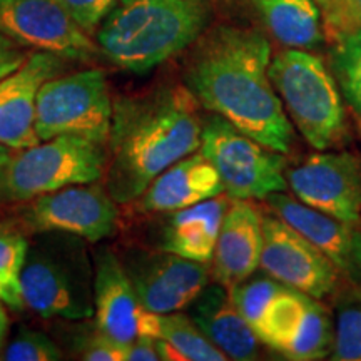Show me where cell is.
<instances>
[{
  "instance_id": "1",
  "label": "cell",
  "mask_w": 361,
  "mask_h": 361,
  "mask_svg": "<svg viewBox=\"0 0 361 361\" xmlns=\"http://www.w3.org/2000/svg\"><path fill=\"white\" fill-rule=\"evenodd\" d=\"M271 45L258 30L221 25L202 34L184 82L207 111L273 151L288 154L293 124L269 79Z\"/></svg>"
},
{
  "instance_id": "2",
  "label": "cell",
  "mask_w": 361,
  "mask_h": 361,
  "mask_svg": "<svg viewBox=\"0 0 361 361\" xmlns=\"http://www.w3.org/2000/svg\"><path fill=\"white\" fill-rule=\"evenodd\" d=\"M200 102L183 84H162L112 104L106 189L119 204L142 196L174 162L201 147Z\"/></svg>"
},
{
  "instance_id": "3",
  "label": "cell",
  "mask_w": 361,
  "mask_h": 361,
  "mask_svg": "<svg viewBox=\"0 0 361 361\" xmlns=\"http://www.w3.org/2000/svg\"><path fill=\"white\" fill-rule=\"evenodd\" d=\"M211 0H116L97 27V47L111 64L146 74L204 34Z\"/></svg>"
},
{
  "instance_id": "4",
  "label": "cell",
  "mask_w": 361,
  "mask_h": 361,
  "mask_svg": "<svg viewBox=\"0 0 361 361\" xmlns=\"http://www.w3.org/2000/svg\"><path fill=\"white\" fill-rule=\"evenodd\" d=\"M84 239L44 231L20 271L24 306L42 318L80 322L94 314V274Z\"/></svg>"
},
{
  "instance_id": "5",
  "label": "cell",
  "mask_w": 361,
  "mask_h": 361,
  "mask_svg": "<svg viewBox=\"0 0 361 361\" xmlns=\"http://www.w3.org/2000/svg\"><path fill=\"white\" fill-rule=\"evenodd\" d=\"M269 79L290 121L311 147L324 151L345 134V107L335 75L305 49H286L271 59Z\"/></svg>"
},
{
  "instance_id": "6",
  "label": "cell",
  "mask_w": 361,
  "mask_h": 361,
  "mask_svg": "<svg viewBox=\"0 0 361 361\" xmlns=\"http://www.w3.org/2000/svg\"><path fill=\"white\" fill-rule=\"evenodd\" d=\"M106 146L74 134H61L12 152L2 197L32 201L72 184L97 183L106 173Z\"/></svg>"
},
{
  "instance_id": "7",
  "label": "cell",
  "mask_w": 361,
  "mask_h": 361,
  "mask_svg": "<svg viewBox=\"0 0 361 361\" xmlns=\"http://www.w3.org/2000/svg\"><path fill=\"white\" fill-rule=\"evenodd\" d=\"M200 149L233 200H266L273 192H286L284 154L255 141L219 114L202 123Z\"/></svg>"
},
{
  "instance_id": "8",
  "label": "cell",
  "mask_w": 361,
  "mask_h": 361,
  "mask_svg": "<svg viewBox=\"0 0 361 361\" xmlns=\"http://www.w3.org/2000/svg\"><path fill=\"white\" fill-rule=\"evenodd\" d=\"M112 101L106 72L87 69L45 80L37 96L35 133L40 141L74 134L107 146Z\"/></svg>"
},
{
  "instance_id": "9",
  "label": "cell",
  "mask_w": 361,
  "mask_h": 361,
  "mask_svg": "<svg viewBox=\"0 0 361 361\" xmlns=\"http://www.w3.org/2000/svg\"><path fill=\"white\" fill-rule=\"evenodd\" d=\"M0 32L22 47L72 61H90L99 52L64 0H0Z\"/></svg>"
},
{
  "instance_id": "10",
  "label": "cell",
  "mask_w": 361,
  "mask_h": 361,
  "mask_svg": "<svg viewBox=\"0 0 361 361\" xmlns=\"http://www.w3.org/2000/svg\"><path fill=\"white\" fill-rule=\"evenodd\" d=\"M259 268L268 276L314 300L336 291L340 273L326 256L291 224L274 213L263 214Z\"/></svg>"
},
{
  "instance_id": "11",
  "label": "cell",
  "mask_w": 361,
  "mask_h": 361,
  "mask_svg": "<svg viewBox=\"0 0 361 361\" xmlns=\"http://www.w3.org/2000/svg\"><path fill=\"white\" fill-rule=\"evenodd\" d=\"M298 201L333 218L361 223V159L351 152L314 154L286 173Z\"/></svg>"
},
{
  "instance_id": "12",
  "label": "cell",
  "mask_w": 361,
  "mask_h": 361,
  "mask_svg": "<svg viewBox=\"0 0 361 361\" xmlns=\"http://www.w3.org/2000/svg\"><path fill=\"white\" fill-rule=\"evenodd\" d=\"M116 223V201L97 183L72 184L35 197L27 213L34 231L74 234L87 243L111 236Z\"/></svg>"
},
{
  "instance_id": "13",
  "label": "cell",
  "mask_w": 361,
  "mask_h": 361,
  "mask_svg": "<svg viewBox=\"0 0 361 361\" xmlns=\"http://www.w3.org/2000/svg\"><path fill=\"white\" fill-rule=\"evenodd\" d=\"M124 268L142 308L159 314L186 310L209 284L207 263L162 250L130 256Z\"/></svg>"
},
{
  "instance_id": "14",
  "label": "cell",
  "mask_w": 361,
  "mask_h": 361,
  "mask_svg": "<svg viewBox=\"0 0 361 361\" xmlns=\"http://www.w3.org/2000/svg\"><path fill=\"white\" fill-rule=\"evenodd\" d=\"M271 213L291 224L331 261L340 276L361 288V223H348L283 192L266 197Z\"/></svg>"
},
{
  "instance_id": "15",
  "label": "cell",
  "mask_w": 361,
  "mask_h": 361,
  "mask_svg": "<svg viewBox=\"0 0 361 361\" xmlns=\"http://www.w3.org/2000/svg\"><path fill=\"white\" fill-rule=\"evenodd\" d=\"M64 61L56 54L35 51L0 80V144L19 151L40 142L35 133L39 90L45 80L61 74Z\"/></svg>"
},
{
  "instance_id": "16",
  "label": "cell",
  "mask_w": 361,
  "mask_h": 361,
  "mask_svg": "<svg viewBox=\"0 0 361 361\" xmlns=\"http://www.w3.org/2000/svg\"><path fill=\"white\" fill-rule=\"evenodd\" d=\"M263 251V213L252 202L233 200L221 223L213 255V274L229 290L259 268Z\"/></svg>"
},
{
  "instance_id": "17",
  "label": "cell",
  "mask_w": 361,
  "mask_h": 361,
  "mask_svg": "<svg viewBox=\"0 0 361 361\" xmlns=\"http://www.w3.org/2000/svg\"><path fill=\"white\" fill-rule=\"evenodd\" d=\"M141 308L124 264L114 252L99 251L94 269L96 328L112 340L130 345L139 335Z\"/></svg>"
},
{
  "instance_id": "18",
  "label": "cell",
  "mask_w": 361,
  "mask_h": 361,
  "mask_svg": "<svg viewBox=\"0 0 361 361\" xmlns=\"http://www.w3.org/2000/svg\"><path fill=\"white\" fill-rule=\"evenodd\" d=\"M224 192L218 171L202 152H192L162 171L139 197L146 213H174Z\"/></svg>"
},
{
  "instance_id": "19",
  "label": "cell",
  "mask_w": 361,
  "mask_h": 361,
  "mask_svg": "<svg viewBox=\"0 0 361 361\" xmlns=\"http://www.w3.org/2000/svg\"><path fill=\"white\" fill-rule=\"evenodd\" d=\"M188 314L201 333L228 360L251 361L259 355V338L239 314L228 288L207 284L201 295L188 306Z\"/></svg>"
},
{
  "instance_id": "20",
  "label": "cell",
  "mask_w": 361,
  "mask_h": 361,
  "mask_svg": "<svg viewBox=\"0 0 361 361\" xmlns=\"http://www.w3.org/2000/svg\"><path fill=\"white\" fill-rule=\"evenodd\" d=\"M233 197L223 192L184 209L169 213L162 229L161 250L186 259L209 263L213 259L221 223Z\"/></svg>"
},
{
  "instance_id": "21",
  "label": "cell",
  "mask_w": 361,
  "mask_h": 361,
  "mask_svg": "<svg viewBox=\"0 0 361 361\" xmlns=\"http://www.w3.org/2000/svg\"><path fill=\"white\" fill-rule=\"evenodd\" d=\"M273 37L290 49L318 47L323 42V12L314 0H251Z\"/></svg>"
},
{
  "instance_id": "22",
  "label": "cell",
  "mask_w": 361,
  "mask_h": 361,
  "mask_svg": "<svg viewBox=\"0 0 361 361\" xmlns=\"http://www.w3.org/2000/svg\"><path fill=\"white\" fill-rule=\"evenodd\" d=\"M139 335L154 336L168 343L179 361H224L228 360L223 351L216 348L201 329L194 324L189 314L152 313L141 308L139 313Z\"/></svg>"
},
{
  "instance_id": "23",
  "label": "cell",
  "mask_w": 361,
  "mask_h": 361,
  "mask_svg": "<svg viewBox=\"0 0 361 361\" xmlns=\"http://www.w3.org/2000/svg\"><path fill=\"white\" fill-rule=\"evenodd\" d=\"M331 318L318 300L311 298L303 318L279 353L288 360L316 361L326 358L331 353Z\"/></svg>"
},
{
  "instance_id": "24",
  "label": "cell",
  "mask_w": 361,
  "mask_h": 361,
  "mask_svg": "<svg viewBox=\"0 0 361 361\" xmlns=\"http://www.w3.org/2000/svg\"><path fill=\"white\" fill-rule=\"evenodd\" d=\"M329 355L335 361H361V288L355 284L338 291Z\"/></svg>"
},
{
  "instance_id": "25",
  "label": "cell",
  "mask_w": 361,
  "mask_h": 361,
  "mask_svg": "<svg viewBox=\"0 0 361 361\" xmlns=\"http://www.w3.org/2000/svg\"><path fill=\"white\" fill-rule=\"evenodd\" d=\"M331 69L343 97L361 114V27L333 39Z\"/></svg>"
},
{
  "instance_id": "26",
  "label": "cell",
  "mask_w": 361,
  "mask_h": 361,
  "mask_svg": "<svg viewBox=\"0 0 361 361\" xmlns=\"http://www.w3.org/2000/svg\"><path fill=\"white\" fill-rule=\"evenodd\" d=\"M29 243L17 229L0 226V301L19 310L24 306L20 271L24 268Z\"/></svg>"
},
{
  "instance_id": "27",
  "label": "cell",
  "mask_w": 361,
  "mask_h": 361,
  "mask_svg": "<svg viewBox=\"0 0 361 361\" xmlns=\"http://www.w3.org/2000/svg\"><path fill=\"white\" fill-rule=\"evenodd\" d=\"M284 284L276 281L268 274L261 276H251L243 279L241 283L234 284L229 288V296H231L234 306L239 314L246 319V323L256 331L259 326L261 319L271 305V301L284 290Z\"/></svg>"
},
{
  "instance_id": "28",
  "label": "cell",
  "mask_w": 361,
  "mask_h": 361,
  "mask_svg": "<svg viewBox=\"0 0 361 361\" xmlns=\"http://www.w3.org/2000/svg\"><path fill=\"white\" fill-rule=\"evenodd\" d=\"M0 358L7 361H57L62 360V351L56 341L44 333L22 329L8 341Z\"/></svg>"
},
{
  "instance_id": "29",
  "label": "cell",
  "mask_w": 361,
  "mask_h": 361,
  "mask_svg": "<svg viewBox=\"0 0 361 361\" xmlns=\"http://www.w3.org/2000/svg\"><path fill=\"white\" fill-rule=\"evenodd\" d=\"M129 345L112 340L96 328L78 340V355L85 361H128Z\"/></svg>"
},
{
  "instance_id": "30",
  "label": "cell",
  "mask_w": 361,
  "mask_h": 361,
  "mask_svg": "<svg viewBox=\"0 0 361 361\" xmlns=\"http://www.w3.org/2000/svg\"><path fill=\"white\" fill-rule=\"evenodd\" d=\"M324 27L331 39L361 27V0H329L323 13Z\"/></svg>"
},
{
  "instance_id": "31",
  "label": "cell",
  "mask_w": 361,
  "mask_h": 361,
  "mask_svg": "<svg viewBox=\"0 0 361 361\" xmlns=\"http://www.w3.org/2000/svg\"><path fill=\"white\" fill-rule=\"evenodd\" d=\"M74 19L85 32H92L101 24L116 0H64Z\"/></svg>"
},
{
  "instance_id": "32",
  "label": "cell",
  "mask_w": 361,
  "mask_h": 361,
  "mask_svg": "<svg viewBox=\"0 0 361 361\" xmlns=\"http://www.w3.org/2000/svg\"><path fill=\"white\" fill-rule=\"evenodd\" d=\"M22 45L13 42L11 37L0 32V80L12 74L13 71L19 69L22 62L27 59V54Z\"/></svg>"
},
{
  "instance_id": "33",
  "label": "cell",
  "mask_w": 361,
  "mask_h": 361,
  "mask_svg": "<svg viewBox=\"0 0 361 361\" xmlns=\"http://www.w3.org/2000/svg\"><path fill=\"white\" fill-rule=\"evenodd\" d=\"M161 360L157 338L137 335L128 348V361H157Z\"/></svg>"
},
{
  "instance_id": "34",
  "label": "cell",
  "mask_w": 361,
  "mask_h": 361,
  "mask_svg": "<svg viewBox=\"0 0 361 361\" xmlns=\"http://www.w3.org/2000/svg\"><path fill=\"white\" fill-rule=\"evenodd\" d=\"M13 149L4 146V144H0V197H2V183H4V173H6V168H7V162L11 159Z\"/></svg>"
},
{
  "instance_id": "35",
  "label": "cell",
  "mask_w": 361,
  "mask_h": 361,
  "mask_svg": "<svg viewBox=\"0 0 361 361\" xmlns=\"http://www.w3.org/2000/svg\"><path fill=\"white\" fill-rule=\"evenodd\" d=\"M8 329V316L6 313V308H4L2 301H0V350H2L4 341H6Z\"/></svg>"
},
{
  "instance_id": "36",
  "label": "cell",
  "mask_w": 361,
  "mask_h": 361,
  "mask_svg": "<svg viewBox=\"0 0 361 361\" xmlns=\"http://www.w3.org/2000/svg\"><path fill=\"white\" fill-rule=\"evenodd\" d=\"M314 2L318 4L319 8H322V12H323V13L328 11V7H329V0H314Z\"/></svg>"
}]
</instances>
